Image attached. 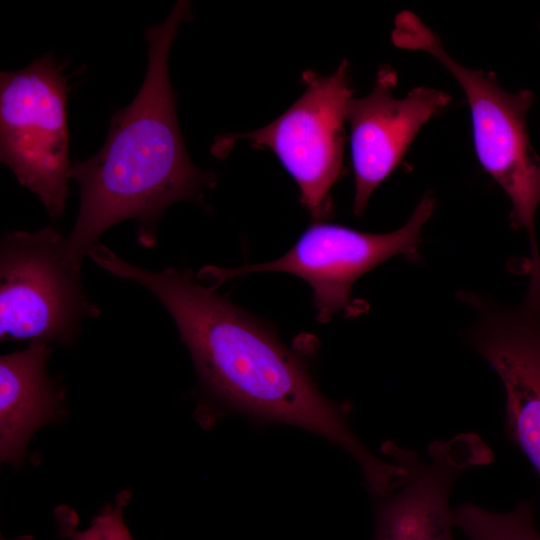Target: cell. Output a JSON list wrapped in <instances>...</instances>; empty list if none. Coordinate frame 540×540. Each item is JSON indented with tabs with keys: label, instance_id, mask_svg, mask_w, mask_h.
<instances>
[{
	"label": "cell",
	"instance_id": "1",
	"mask_svg": "<svg viewBox=\"0 0 540 540\" xmlns=\"http://www.w3.org/2000/svg\"><path fill=\"white\" fill-rule=\"evenodd\" d=\"M91 258L110 274L135 282L158 298L212 394L241 411L307 429L343 447L359 464L371 490H380L393 479L396 466L360 442L344 408L322 395L304 359L260 318L200 283L189 269L147 270L104 244Z\"/></svg>",
	"mask_w": 540,
	"mask_h": 540
},
{
	"label": "cell",
	"instance_id": "2",
	"mask_svg": "<svg viewBox=\"0 0 540 540\" xmlns=\"http://www.w3.org/2000/svg\"><path fill=\"white\" fill-rule=\"evenodd\" d=\"M191 17L190 3L181 0L164 22L146 29L148 66L137 96L112 115L102 148L71 166L80 208L65 239V259L78 274L84 257L112 226L135 220L138 242L152 247L163 212L180 201L203 204L205 191L216 182L187 154L168 74L172 42Z\"/></svg>",
	"mask_w": 540,
	"mask_h": 540
},
{
	"label": "cell",
	"instance_id": "3",
	"mask_svg": "<svg viewBox=\"0 0 540 540\" xmlns=\"http://www.w3.org/2000/svg\"><path fill=\"white\" fill-rule=\"evenodd\" d=\"M391 38L399 48L433 57L463 89L478 161L508 196L511 225L527 233L529 266L539 269L535 218L540 205V156L531 145L527 128L534 93L526 89L506 91L495 73L461 65L446 51L438 34L409 10L395 17Z\"/></svg>",
	"mask_w": 540,
	"mask_h": 540
},
{
	"label": "cell",
	"instance_id": "4",
	"mask_svg": "<svg viewBox=\"0 0 540 540\" xmlns=\"http://www.w3.org/2000/svg\"><path fill=\"white\" fill-rule=\"evenodd\" d=\"M65 239L50 225L12 230L0 242V339L70 345L99 317L65 259Z\"/></svg>",
	"mask_w": 540,
	"mask_h": 540
},
{
	"label": "cell",
	"instance_id": "5",
	"mask_svg": "<svg viewBox=\"0 0 540 540\" xmlns=\"http://www.w3.org/2000/svg\"><path fill=\"white\" fill-rule=\"evenodd\" d=\"M435 197L427 192L408 221L399 229L383 234L368 233L343 225L314 221L292 248L276 260L247 264L233 269L205 266L200 280L217 289L229 279L256 272H286L305 280L313 289V304L320 322L336 313L352 316L360 312L351 297V288L362 275L402 255L419 258L423 226L434 212Z\"/></svg>",
	"mask_w": 540,
	"mask_h": 540
},
{
	"label": "cell",
	"instance_id": "6",
	"mask_svg": "<svg viewBox=\"0 0 540 540\" xmlns=\"http://www.w3.org/2000/svg\"><path fill=\"white\" fill-rule=\"evenodd\" d=\"M68 93L67 75L51 54L1 72V162L40 198L53 220L65 211L71 179Z\"/></svg>",
	"mask_w": 540,
	"mask_h": 540
},
{
	"label": "cell",
	"instance_id": "7",
	"mask_svg": "<svg viewBox=\"0 0 540 540\" xmlns=\"http://www.w3.org/2000/svg\"><path fill=\"white\" fill-rule=\"evenodd\" d=\"M303 94L270 124L248 133L225 135L215 146L227 154L237 140L269 149L299 188L300 202L314 221L334 214L330 190L343 174L345 123L348 102L349 63L322 76L312 70L302 74Z\"/></svg>",
	"mask_w": 540,
	"mask_h": 540
},
{
	"label": "cell",
	"instance_id": "8",
	"mask_svg": "<svg viewBox=\"0 0 540 540\" xmlns=\"http://www.w3.org/2000/svg\"><path fill=\"white\" fill-rule=\"evenodd\" d=\"M461 298L477 314L471 345L503 384L506 433L540 478V275H530L524 299L512 307L472 292Z\"/></svg>",
	"mask_w": 540,
	"mask_h": 540
},
{
	"label": "cell",
	"instance_id": "9",
	"mask_svg": "<svg viewBox=\"0 0 540 540\" xmlns=\"http://www.w3.org/2000/svg\"><path fill=\"white\" fill-rule=\"evenodd\" d=\"M382 451L405 473L402 484L378 497L374 540H455L450 493L456 479L472 466L489 464L491 449L474 433L434 441L422 457L386 442Z\"/></svg>",
	"mask_w": 540,
	"mask_h": 540
},
{
	"label": "cell",
	"instance_id": "10",
	"mask_svg": "<svg viewBox=\"0 0 540 540\" xmlns=\"http://www.w3.org/2000/svg\"><path fill=\"white\" fill-rule=\"evenodd\" d=\"M396 85L395 69L382 65L372 91L348 102L357 216L364 214L373 192L394 171L423 126L451 102L448 93L427 86L395 98Z\"/></svg>",
	"mask_w": 540,
	"mask_h": 540
},
{
	"label": "cell",
	"instance_id": "11",
	"mask_svg": "<svg viewBox=\"0 0 540 540\" xmlns=\"http://www.w3.org/2000/svg\"><path fill=\"white\" fill-rule=\"evenodd\" d=\"M51 347L43 342L0 358V457L19 464L32 434L59 408L61 391L47 373Z\"/></svg>",
	"mask_w": 540,
	"mask_h": 540
},
{
	"label": "cell",
	"instance_id": "12",
	"mask_svg": "<svg viewBox=\"0 0 540 540\" xmlns=\"http://www.w3.org/2000/svg\"><path fill=\"white\" fill-rule=\"evenodd\" d=\"M454 527L469 540H540L530 502L520 501L511 511L492 512L466 503L452 510Z\"/></svg>",
	"mask_w": 540,
	"mask_h": 540
},
{
	"label": "cell",
	"instance_id": "13",
	"mask_svg": "<svg viewBox=\"0 0 540 540\" xmlns=\"http://www.w3.org/2000/svg\"><path fill=\"white\" fill-rule=\"evenodd\" d=\"M131 497L128 491L118 494L113 504H107L84 530L78 529L76 513L67 506L55 510L61 537L69 540H134L123 517V508Z\"/></svg>",
	"mask_w": 540,
	"mask_h": 540
},
{
	"label": "cell",
	"instance_id": "14",
	"mask_svg": "<svg viewBox=\"0 0 540 540\" xmlns=\"http://www.w3.org/2000/svg\"><path fill=\"white\" fill-rule=\"evenodd\" d=\"M26 540H28V539H26Z\"/></svg>",
	"mask_w": 540,
	"mask_h": 540
}]
</instances>
